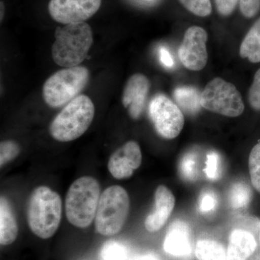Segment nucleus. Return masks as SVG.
<instances>
[{
    "label": "nucleus",
    "mask_w": 260,
    "mask_h": 260,
    "mask_svg": "<svg viewBox=\"0 0 260 260\" xmlns=\"http://www.w3.org/2000/svg\"><path fill=\"white\" fill-rule=\"evenodd\" d=\"M179 170L183 178L187 180H194L198 176V162L194 155H185L179 166Z\"/></svg>",
    "instance_id": "393cba45"
},
{
    "label": "nucleus",
    "mask_w": 260,
    "mask_h": 260,
    "mask_svg": "<svg viewBox=\"0 0 260 260\" xmlns=\"http://www.w3.org/2000/svg\"><path fill=\"white\" fill-rule=\"evenodd\" d=\"M133 260H158V259L153 254H145L136 256Z\"/></svg>",
    "instance_id": "473e14b6"
},
{
    "label": "nucleus",
    "mask_w": 260,
    "mask_h": 260,
    "mask_svg": "<svg viewBox=\"0 0 260 260\" xmlns=\"http://www.w3.org/2000/svg\"><path fill=\"white\" fill-rule=\"evenodd\" d=\"M102 260H126L127 250L125 246L116 241H109L101 250Z\"/></svg>",
    "instance_id": "412c9836"
},
{
    "label": "nucleus",
    "mask_w": 260,
    "mask_h": 260,
    "mask_svg": "<svg viewBox=\"0 0 260 260\" xmlns=\"http://www.w3.org/2000/svg\"><path fill=\"white\" fill-rule=\"evenodd\" d=\"M129 194L122 186H109L101 194L95 218V231L106 237L120 232L129 215Z\"/></svg>",
    "instance_id": "39448f33"
},
{
    "label": "nucleus",
    "mask_w": 260,
    "mask_h": 260,
    "mask_svg": "<svg viewBox=\"0 0 260 260\" xmlns=\"http://www.w3.org/2000/svg\"><path fill=\"white\" fill-rule=\"evenodd\" d=\"M208 32L202 27H189L186 30L178 50L179 60L191 71L203 70L208 62Z\"/></svg>",
    "instance_id": "1a4fd4ad"
},
{
    "label": "nucleus",
    "mask_w": 260,
    "mask_h": 260,
    "mask_svg": "<svg viewBox=\"0 0 260 260\" xmlns=\"http://www.w3.org/2000/svg\"><path fill=\"white\" fill-rule=\"evenodd\" d=\"M248 101L253 110L260 112V68L254 74L248 93Z\"/></svg>",
    "instance_id": "a878e982"
},
{
    "label": "nucleus",
    "mask_w": 260,
    "mask_h": 260,
    "mask_svg": "<svg viewBox=\"0 0 260 260\" xmlns=\"http://www.w3.org/2000/svg\"><path fill=\"white\" fill-rule=\"evenodd\" d=\"M206 167L204 172L208 179L210 180H215L219 177V169H220V158L216 152L211 151L207 155Z\"/></svg>",
    "instance_id": "bb28decb"
},
{
    "label": "nucleus",
    "mask_w": 260,
    "mask_h": 260,
    "mask_svg": "<svg viewBox=\"0 0 260 260\" xmlns=\"http://www.w3.org/2000/svg\"><path fill=\"white\" fill-rule=\"evenodd\" d=\"M18 225L10 202L5 196L0 198V244L8 246L16 240Z\"/></svg>",
    "instance_id": "dca6fc26"
},
{
    "label": "nucleus",
    "mask_w": 260,
    "mask_h": 260,
    "mask_svg": "<svg viewBox=\"0 0 260 260\" xmlns=\"http://www.w3.org/2000/svg\"><path fill=\"white\" fill-rule=\"evenodd\" d=\"M189 228L181 220H176L169 227L164 242V249L174 256H185L191 252Z\"/></svg>",
    "instance_id": "4468645a"
},
{
    "label": "nucleus",
    "mask_w": 260,
    "mask_h": 260,
    "mask_svg": "<svg viewBox=\"0 0 260 260\" xmlns=\"http://www.w3.org/2000/svg\"><path fill=\"white\" fill-rule=\"evenodd\" d=\"M159 56H160V62L164 66L169 68L174 66V59H173L172 56L171 55L167 48H160V50H159Z\"/></svg>",
    "instance_id": "7c9ffc66"
},
{
    "label": "nucleus",
    "mask_w": 260,
    "mask_h": 260,
    "mask_svg": "<svg viewBox=\"0 0 260 260\" xmlns=\"http://www.w3.org/2000/svg\"><path fill=\"white\" fill-rule=\"evenodd\" d=\"M199 92L192 87H181L176 89L174 97L179 104L188 114H195L200 111V104Z\"/></svg>",
    "instance_id": "6ab92c4d"
},
{
    "label": "nucleus",
    "mask_w": 260,
    "mask_h": 260,
    "mask_svg": "<svg viewBox=\"0 0 260 260\" xmlns=\"http://www.w3.org/2000/svg\"><path fill=\"white\" fill-rule=\"evenodd\" d=\"M54 37L51 56L56 64L64 68L80 66L93 44V31L85 22L57 27Z\"/></svg>",
    "instance_id": "f257e3e1"
},
{
    "label": "nucleus",
    "mask_w": 260,
    "mask_h": 260,
    "mask_svg": "<svg viewBox=\"0 0 260 260\" xmlns=\"http://www.w3.org/2000/svg\"><path fill=\"white\" fill-rule=\"evenodd\" d=\"M219 14L222 16H229L234 13L240 0H214Z\"/></svg>",
    "instance_id": "c85d7f7f"
},
{
    "label": "nucleus",
    "mask_w": 260,
    "mask_h": 260,
    "mask_svg": "<svg viewBox=\"0 0 260 260\" xmlns=\"http://www.w3.org/2000/svg\"><path fill=\"white\" fill-rule=\"evenodd\" d=\"M150 88L148 78L141 73L132 75L126 82L121 102L133 119H139L143 114Z\"/></svg>",
    "instance_id": "f8f14e48"
},
{
    "label": "nucleus",
    "mask_w": 260,
    "mask_h": 260,
    "mask_svg": "<svg viewBox=\"0 0 260 260\" xmlns=\"http://www.w3.org/2000/svg\"><path fill=\"white\" fill-rule=\"evenodd\" d=\"M239 8L243 16L252 18L258 14L260 10V0H240Z\"/></svg>",
    "instance_id": "cd10ccee"
},
{
    "label": "nucleus",
    "mask_w": 260,
    "mask_h": 260,
    "mask_svg": "<svg viewBox=\"0 0 260 260\" xmlns=\"http://www.w3.org/2000/svg\"><path fill=\"white\" fill-rule=\"evenodd\" d=\"M188 11L197 16L208 17L212 13L210 0H179Z\"/></svg>",
    "instance_id": "b1692460"
},
{
    "label": "nucleus",
    "mask_w": 260,
    "mask_h": 260,
    "mask_svg": "<svg viewBox=\"0 0 260 260\" xmlns=\"http://www.w3.org/2000/svg\"><path fill=\"white\" fill-rule=\"evenodd\" d=\"M95 116V107L88 95L80 94L65 105L51 121L49 131L56 141L68 143L80 138Z\"/></svg>",
    "instance_id": "7ed1b4c3"
},
{
    "label": "nucleus",
    "mask_w": 260,
    "mask_h": 260,
    "mask_svg": "<svg viewBox=\"0 0 260 260\" xmlns=\"http://www.w3.org/2000/svg\"><path fill=\"white\" fill-rule=\"evenodd\" d=\"M218 205L216 196L213 193L205 192L200 199V210L203 213H208L215 210Z\"/></svg>",
    "instance_id": "c756f323"
},
{
    "label": "nucleus",
    "mask_w": 260,
    "mask_h": 260,
    "mask_svg": "<svg viewBox=\"0 0 260 260\" xmlns=\"http://www.w3.org/2000/svg\"><path fill=\"white\" fill-rule=\"evenodd\" d=\"M62 213L59 194L47 186L36 188L29 198L27 221L30 231L43 239L52 237L59 229Z\"/></svg>",
    "instance_id": "f03ea898"
},
{
    "label": "nucleus",
    "mask_w": 260,
    "mask_h": 260,
    "mask_svg": "<svg viewBox=\"0 0 260 260\" xmlns=\"http://www.w3.org/2000/svg\"><path fill=\"white\" fill-rule=\"evenodd\" d=\"M200 104L209 112L228 116L242 115L245 106L242 96L235 85L220 78H215L207 84L200 95Z\"/></svg>",
    "instance_id": "0eeeda50"
},
{
    "label": "nucleus",
    "mask_w": 260,
    "mask_h": 260,
    "mask_svg": "<svg viewBox=\"0 0 260 260\" xmlns=\"http://www.w3.org/2000/svg\"><path fill=\"white\" fill-rule=\"evenodd\" d=\"M249 170L251 184L260 193V142L253 147L249 154Z\"/></svg>",
    "instance_id": "4be33fe9"
},
{
    "label": "nucleus",
    "mask_w": 260,
    "mask_h": 260,
    "mask_svg": "<svg viewBox=\"0 0 260 260\" xmlns=\"http://www.w3.org/2000/svg\"><path fill=\"white\" fill-rule=\"evenodd\" d=\"M4 4L1 2V20H3V16H4Z\"/></svg>",
    "instance_id": "72a5a7b5"
},
{
    "label": "nucleus",
    "mask_w": 260,
    "mask_h": 260,
    "mask_svg": "<svg viewBox=\"0 0 260 260\" xmlns=\"http://www.w3.org/2000/svg\"><path fill=\"white\" fill-rule=\"evenodd\" d=\"M256 248V242L250 232L243 229L233 231L229 238L227 260H247Z\"/></svg>",
    "instance_id": "2eb2a0df"
},
{
    "label": "nucleus",
    "mask_w": 260,
    "mask_h": 260,
    "mask_svg": "<svg viewBox=\"0 0 260 260\" xmlns=\"http://www.w3.org/2000/svg\"><path fill=\"white\" fill-rule=\"evenodd\" d=\"M21 151L20 145L15 140H7L0 143V167L3 168L18 156Z\"/></svg>",
    "instance_id": "5701e85b"
},
{
    "label": "nucleus",
    "mask_w": 260,
    "mask_h": 260,
    "mask_svg": "<svg viewBox=\"0 0 260 260\" xmlns=\"http://www.w3.org/2000/svg\"><path fill=\"white\" fill-rule=\"evenodd\" d=\"M131 1L140 6L150 7L156 4L159 0H131Z\"/></svg>",
    "instance_id": "2f4dec72"
},
{
    "label": "nucleus",
    "mask_w": 260,
    "mask_h": 260,
    "mask_svg": "<svg viewBox=\"0 0 260 260\" xmlns=\"http://www.w3.org/2000/svg\"><path fill=\"white\" fill-rule=\"evenodd\" d=\"M195 256L198 260H227V250L220 243L202 239L197 243Z\"/></svg>",
    "instance_id": "a211bd4d"
},
{
    "label": "nucleus",
    "mask_w": 260,
    "mask_h": 260,
    "mask_svg": "<svg viewBox=\"0 0 260 260\" xmlns=\"http://www.w3.org/2000/svg\"><path fill=\"white\" fill-rule=\"evenodd\" d=\"M251 191L249 186L244 182H238L231 188L229 203L234 209L245 208L250 203Z\"/></svg>",
    "instance_id": "aec40b11"
},
{
    "label": "nucleus",
    "mask_w": 260,
    "mask_h": 260,
    "mask_svg": "<svg viewBox=\"0 0 260 260\" xmlns=\"http://www.w3.org/2000/svg\"><path fill=\"white\" fill-rule=\"evenodd\" d=\"M102 0H50L48 10L51 18L64 25L81 23L100 9Z\"/></svg>",
    "instance_id": "9d476101"
},
{
    "label": "nucleus",
    "mask_w": 260,
    "mask_h": 260,
    "mask_svg": "<svg viewBox=\"0 0 260 260\" xmlns=\"http://www.w3.org/2000/svg\"><path fill=\"white\" fill-rule=\"evenodd\" d=\"M154 210L147 216L145 227L148 232H158L165 225L175 206V197L172 191L164 185H159L154 194Z\"/></svg>",
    "instance_id": "ddd939ff"
},
{
    "label": "nucleus",
    "mask_w": 260,
    "mask_h": 260,
    "mask_svg": "<svg viewBox=\"0 0 260 260\" xmlns=\"http://www.w3.org/2000/svg\"><path fill=\"white\" fill-rule=\"evenodd\" d=\"M142 160L143 155L139 144L129 140L112 154L108 161V169L116 179H128L141 166Z\"/></svg>",
    "instance_id": "9b49d317"
},
{
    "label": "nucleus",
    "mask_w": 260,
    "mask_h": 260,
    "mask_svg": "<svg viewBox=\"0 0 260 260\" xmlns=\"http://www.w3.org/2000/svg\"><path fill=\"white\" fill-rule=\"evenodd\" d=\"M259 239H260V237H259Z\"/></svg>",
    "instance_id": "f704fd0d"
},
{
    "label": "nucleus",
    "mask_w": 260,
    "mask_h": 260,
    "mask_svg": "<svg viewBox=\"0 0 260 260\" xmlns=\"http://www.w3.org/2000/svg\"><path fill=\"white\" fill-rule=\"evenodd\" d=\"M90 73L83 66L64 68L49 77L43 86L44 102L51 108H59L73 101L88 85Z\"/></svg>",
    "instance_id": "423d86ee"
},
{
    "label": "nucleus",
    "mask_w": 260,
    "mask_h": 260,
    "mask_svg": "<svg viewBox=\"0 0 260 260\" xmlns=\"http://www.w3.org/2000/svg\"><path fill=\"white\" fill-rule=\"evenodd\" d=\"M239 54L251 63L260 62V18L256 20L243 39Z\"/></svg>",
    "instance_id": "f3484780"
},
{
    "label": "nucleus",
    "mask_w": 260,
    "mask_h": 260,
    "mask_svg": "<svg viewBox=\"0 0 260 260\" xmlns=\"http://www.w3.org/2000/svg\"><path fill=\"white\" fill-rule=\"evenodd\" d=\"M148 113L155 131L164 139H174L184 128V116L180 108L164 94L152 99Z\"/></svg>",
    "instance_id": "6e6552de"
},
{
    "label": "nucleus",
    "mask_w": 260,
    "mask_h": 260,
    "mask_svg": "<svg viewBox=\"0 0 260 260\" xmlns=\"http://www.w3.org/2000/svg\"><path fill=\"white\" fill-rule=\"evenodd\" d=\"M101 198V186L95 178L83 177L70 186L65 198V212L68 221L85 229L95 220Z\"/></svg>",
    "instance_id": "20e7f679"
}]
</instances>
